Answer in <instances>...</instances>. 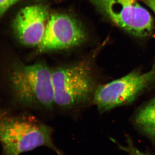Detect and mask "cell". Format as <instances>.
I'll use <instances>...</instances> for the list:
<instances>
[{
    "mask_svg": "<svg viewBox=\"0 0 155 155\" xmlns=\"http://www.w3.org/2000/svg\"><path fill=\"white\" fill-rule=\"evenodd\" d=\"M8 81L12 97L21 105L51 110L55 106L51 69L45 62H13Z\"/></svg>",
    "mask_w": 155,
    "mask_h": 155,
    "instance_id": "cell-1",
    "label": "cell"
},
{
    "mask_svg": "<svg viewBox=\"0 0 155 155\" xmlns=\"http://www.w3.org/2000/svg\"><path fill=\"white\" fill-rule=\"evenodd\" d=\"M53 133L51 127L33 116L2 114L0 139L2 155H19L41 147L64 155L54 143Z\"/></svg>",
    "mask_w": 155,
    "mask_h": 155,
    "instance_id": "cell-2",
    "label": "cell"
},
{
    "mask_svg": "<svg viewBox=\"0 0 155 155\" xmlns=\"http://www.w3.org/2000/svg\"><path fill=\"white\" fill-rule=\"evenodd\" d=\"M55 106L64 110L79 107L94 96V81L90 64L78 61L51 69Z\"/></svg>",
    "mask_w": 155,
    "mask_h": 155,
    "instance_id": "cell-3",
    "label": "cell"
},
{
    "mask_svg": "<svg viewBox=\"0 0 155 155\" xmlns=\"http://www.w3.org/2000/svg\"><path fill=\"white\" fill-rule=\"evenodd\" d=\"M155 81V65L145 73L134 72L95 91L94 100L101 111H106L130 102Z\"/></svg>",
    "mask_w": 155,
    "mask_h": 155,
    "instance_id": "cell-4",
    "label": "cell"
},
{
    "mask_svg": "<svg viewBox=\"0 0 155 155\" xmlns=\"http://www.w3.org/2000/svg\"><path fill=\"white\" fill-rule=\"evenodd\" d=\"M104 15L130 33L138 36L149 34L153 19L147 10L136 3L122 0H90Z\"/></svg>",
    "mask_w": 155,
    "mask_h": 155,
    "instance_id": "cell-5",
    "label": "cell"
},
{
    "mask_svg": "<svg viewBox=\"0 0 155 155\" xmlns=\"http://www.w3.org/2000/svg\"><path fill=\"white\" fill-rule=\"evenodd\" d=\"M86 38L84 29L76 19L66 14H52L48 19L37 52L42 53L71 48L81 44Z\"/></svg>",
    "mask_w": 155,
    "mask_h": 155,
    "instance_id": "cell-6",
    "label": "cell"
},
{
    "mask_svg": "<svg viewBox=\"0 0 155 155\" xmlns=\"http://www.w3.org/2000/svg\"><path fill=\"white\" fill-rule=\"evenodd\" d=\"M49 17L47 9L42 5H31L21 9L13 23L19 41L26 46L38 47L44 36Z\"/></svg>",
    "mask_w": 155,
    "mask_h": 155,
    "instance_id": "cell-7",
    "label": "cell"
},
{
    "mask_svg": "<svg viewBox=\"0 0 155 155\" xmlns=\"http://www.w3.org/2000/svg\"><path fill=\"white\" fill-rule=\"evenodd\" d=\"M136 122L147 133L155 138V98L139 112Z\"/></svg>",
    "mask_w": 155,
    "mask_h": 155,
    "instance_id": "cell-8",
    "label": "cell"
},
{
    "mask_svg": "<svg viewBox=\"0 0 155 155\" xmlns=\"http://www.w3.org/2000/svg\"><path fill=\"white\" fill-rule=\"evenodd\" d=\"M19 0H0V15L1 17L5 14L9 8Z\"/></svg>",
    "mask_w": 155,
    "mask_h": 155,
    "instance_id": "cell-9",
    "label": "cell"
},
{
    "mask_svg": "<svg viewBox=\"0 0 155 155\" xmlns=\"http://www.w3.org/2000/svg\"><path fill=\"white\" fill-rule=\"evenodd\" d=\"M153 11L155 14V0H142Z\"/></svg>",
    "mask_w": 155,
    "mask_h": 155,
    "instance_id": "cell-10",
    "label": "cell"
},
{
    "mask_svg": "<svg viewBox=\"0 0 155 155\" xmlns=\"http://www.w3.org/2000/svg\"><path fill=\"white\" fill-rule=\"evenodd\" d=\"M126 2L129 3V4H133L135 3L136 1L137 0H122Z\"/></svg>",
    "mask_w": 155,
    "mask_h": 155,
    "instance_id": "cell-11",
    "label": "cell"
}]
</instances>
